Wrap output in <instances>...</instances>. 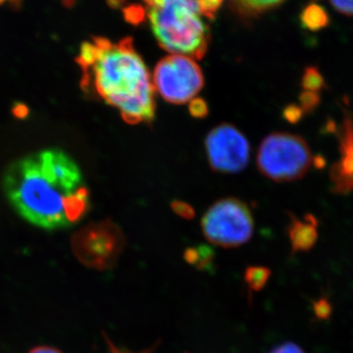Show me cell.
I'll use <instances>...</instances> for the list:
<instances>
[{"label":"cell","mask_w":353,"mask_h":353,"mask_svg":"<svg viewBox=\"0 0 353 353\" xmlns=\"http://www.w3.org/2000/svg\"><path fill=\"white\" fill-rule=\"evenodd\" d=\"M2 190L18 215L48 231L75 224L90 206L80 167L59 148L32 153L9 165Z\"/></svg>","instance_id":"obj_1"},{"label":"cell","mask_w":353,"mask_h":353,"mask_svg":"<svg viewBox=\"0 0 353 353\" xmlns=\"http://www.w3.org/2000/svg\"><path fill=\"white\" fill-rule=\"evenodd\" d=\"M76 62L81 87L119 110L128 124L150 123L155 115L154 85L132 39L113 43L94 38L81 46Z\"/></svg>","instance_id":"obj_2"},{"label":"cell","mask_w":353,"mask_h":353,"mask_svg":"<svg viewBox=\"0 0 353 353\" xmlns=\"http://www.w3.org/2000/svg\"><path fill=\"white\" fill-rule=\"evenodd\" d=\"M153 34L165 50L201 59L208 48L209 32L197 0H145Z\"/></svg>","instance_id":"obj_3"},{"label":"cell","mask_w":353,"mask_h":353,"mask_svg":"<svg viewBox=\"0 0 353 353\" xmlns=\"http://www.w3.org/2000/svg\"><path fill=\"white\" fill-rule=\"evenodd\" d=\"M313 154L303 137L289 132H273L262 141L257 166L274 182L301 180L313 165Z\"/></svg>","instance_id":"obj_4"},{"label":"cell","mask_w":353,"mask_h":353,"mask_svg":"<svg viewBox=\"0 0 353 353\" xmlns=\"http://www.w3.org/2000/svg\"><path fill=\"white\" fill-rule=\"evenodd\" d=\"M201 229L213 245L238 248L252 239L254 221L245 202L236 197H227L209 208L202 217Z\"/></svg>","instance_id":"obj_5"},{"label":"cell","mask_w":353,"mask_h":353,"mask_svg":"<svg viewBox=\"0 0 353 353\" xmlns=\"http://www.w3.org/2000/svg\"><path fill=\"white\" fill-rule=\"evenodd\" d=\"M125 245L126 239L122 230L110 220L88 225L72 240V248L79 261L99 271L115 267Z\"/></svg>","instance_id":"obj_6"},{"label":"cell","mask_w":353,"mask_h":353,"mask_svg":"<svg viewBox=\"0 0 353 353\" xmlns=\"http://www.w3.org/2000/svg\"><path fill=\"white\" fill-rule=\"evenodd\" d=\"M153 83L167 102L183 104L192 101L203 88L201 67L192 58L172 54L155 67Z\"/></svg>","instance_id":"obj_7"},{"label":"cell","mask_w":353,"mask_h":353,"mask_svg":"<svg viewBox=\"0 0 353 353\" xmlns=\"http://www.w3.org/2000/svg\"><path fill=\"white\" fill-rule=\"evenodd\" d=\"M209 165L219 173H239L250 161V146L245 134L233 125L221 124L205 139Z\"/></svg>","instance_id":"obj_8"},{"label":"cell","mask_w":353,"mask_h":353,"mask_svg":"<svg viewBox=\"0 0 353 353\" xmlns=\"http://www.w3.org/2000/svg\"><path fill=\"white\" fill-rule=\"evenodd\" d=\"M340 158L330 169L331 189L336 194L353 192V119L345 116L338 131Z\"/></svg>","instance_id":"obj_9"},{"label":"cell","mask_w":353,"mask_h":353,"mask_svg":"<svg viewBox=\"0 0 353 353\" xmlns=\"http://www.w3.org/2000/svg\"><path fill=\"white\" fill-rule=\"evenodd\" d=\"M318 221L312 214L304 216L303 219H299L292 215L288 236L292 248V253L307 252L314 248L318 240Z\"/></svg>","instance_id":"obj_10"},{"label":"cell","mask_w":353,"mask_h":353,"mask_svg":"<svg viewBox=\"0 0 353 353\" xmlns=\"http://www.w3.org/2000/svg\"><path fill=\"white\" fill-rule=\"evenodd\" d=\"M183 259L197 270L209 271L212 269L214 252L208 245L192 246L185 250Z\"/></svg>","instance_id":"obj_11"},{"label":"cell","mask_w":353,"mask_h":353,"mask_svg":"<svg viewBox=\"0 0 353 353\" xmlns=\"http://www.w3.org/2000/svg\"><path fill=\"white\" fill-rule=\"evenodd\" d=\"M301 21L305 29L317 32L329 24V16L323 7L311 4L301 13Z\"/></svg>","instance_id":"obj_12"},{"label":"cell","mask_w":353,"mask_h":353,"mask_svg":"<svg viewBox=\"0 0 353 353\" xmlns=\"http://www.w3.org/2000/svg\"><path fill=\"white\" fill-rule=\"evenodd\" d=\"M272 275V271L268 267L264 266H250L246 268L245 272V282L248 285V297L252 296V292H260L267 283Z\"/></svg>","instance_id":"obj_13"},{"label":"cell","mask_w":353,"mask_h":353,"mask_svg":"<svg viewBox=\"0 0 353 353\" xmlns=\"http://www.w3.org/2000/svg\"><path fill=\"white\" fill-rule=\"evenodd\" d=\"M301 87L304 92L320 94L326 88V82L319 70L316 67H308L304 71L303 78H301Z\"/></svg>","instance_id":"obj_14"},{"label":"cell","mask_w":353,"mask_h":353,"mask_svg":"<svg viewBox=\"0 0 353 353\" xmlns=\"http://www.w3.org/2000/svg\"><path fill=\"white\" fill-rule=\"evenodd\" d=\"M284 0H236L241 8L250 12H260L278 6Z\"/></svg>","instance_id":"obj_15"},{"label":"cell","mask_w":353,"mask_h":353,"mask_svg":"<svg viewBox=\"0 0 353 353\" xmlns=\"http://www.w3.org/2000/svg\"><path fill=\"white\" fill-rule=\"evenodd\" d=\"M321 102V95L316 92H303L299 97V108L304 114L311 113L314 111Z\"/></svg>","instance_id":"obj_16"},{"label":"cell","mask_w":353,"mask_h":353,"mask_svg":"<svg viewBox=\"0 0 353 353\" xmlns=\"http://www.w3.org/2000/svg\"><path fill=\"white\" fill-rule=\"evenodd\" d=\"M313 311L316 318L319 320H328L333 312V306L329 299L321 297L317 301H313Z\"/></svg>","instance_id":"obj_17"},{"label":"cell","mask_w":353,"mask_h":353,"mask_svg":"<svg viewBox=\"0 0 353 353\" xmlns=\"http://www.w3.org/2000/svg\"><path fill=\"white\" fill-rule=\"evenodd\" d=\"M190 113L194 118H204L208 116V106L206 102L201 99H194L190 101Z\"/></svg>","instance_id":"obj_18"},{"label":"cell","mask_w":353,"mask_h":353,"mask_svg":"<svg viewBox=\"0 0 353 353\" xmlns=\"http://www.w3.org/2000/svg\"><path fill=\"white\" fill-rule=\"evenodd\" d=\"M172 209H173L176 214L187 220L192 219L194 217V214H196L194 209L190 204L185 203L183 201H175L172 202Z\"/></svg>","instance_id":"obj_19"},{"label":"cell","mask_w":353,"mask_h":353,"mask_svg":"<svg viewBox=\"0 0 353 353\" xmlns=\"http://www.w3.org/2000/svg\"><path fill=\"white\" fill-rule=\"evenodd\" d=\"M201 14L206 17H212L219 8L223 0H197Z\"/></svg>","instance_id":"obj_20"},{"label":"cell","mask_w":353,"mask_h":353,"mask_svg":"<svg viewBox=\"0 0 353 353\" xmlns=\"http://www.w3.org/2000/svg\"><path fill=\"white\" fill-rule=\"evenodd\" d=\"M283 114H284L285 119L289 121L292 124H296L299 121H301L304 115L303 111L301 110L299 105H296V104H290V105H288L287 108L284 109Z\"/></svg>","instance_id":"obj_21"},{"label":"cell","mask_w":353,"mask_h":353,"mask_svg":"<svg viewBox=\"0 0 353 353\" xmlns=\"http://www.w3.org/2000/svg\"><path fill=\"white\" fill-rule=\"evenodd\" d=\"M103 334L104 338H105L106 343H108L109 353H153L155 352V350H157L158 345H160V341H158L157 343H155L154 345H152V347L148 348V350H143V352H130V350H126V348H121L116 347L115 343H114L113 341H111L110 339H109L105 334Z\"/></svg>","instance_id":"obj_22"},{"label":"cell","mask_w":353,"mask_h":353,"mask_svg":"<svg viewBox=\"0 0 353 353\" xmlns=\"http://www.w3.org/2000/svg\"><path fill=\"white\" fill-rule=\"evenodd\" d=\"M268 353H305L303 348L297 345L296 343L288 341V343H282L278 347H274L271 352Z\"/></svg>","instance_id":"obj_23"},{"label":"cell","mask_w":353,"mask_h":353,"mask_svg":"<svg viewBox=\"0 0 353 353\" xmlns=\"http://www.w3.org/2000/svg\"><path fill=\"white\" fill-rule=\"evenodd\" d=\"M332 6L345 15L353 16V0H330Z\"/></svg>","instance_id":"obj_24"},{"label":"cell","mask_w":353,"mask_h":353,"mask_svg":"<svg viewBox=\"0 0 353 353\" xmlns=\"http://www.w3.org/2000/svg\"><path fill=\"white\" fill-rule=\"evenodd\" d=\"M28 353H63L60 352L57 348L51 347H37L32 348V350H30Z\"/></svg>","instance_id":"obj_25"},{"label":"cell","mask_w":353,"mask_h":353,"mask_svg":"<svg viewBox=\"0 0 353 353\" xmlns=\"http://www.w3.org/2000/svg\"><path fill=\"white\" fill-rule=\"evenodd\" d=\"M7 1V0H0V6H1V4H3L4 2ZM12 1H17V0H12Z\"/></svg>","instance_id":"obj_26"}]
</instances>
